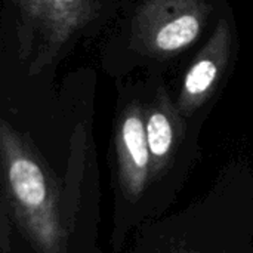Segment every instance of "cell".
I'll return each mask as SVG.
<instances>
[{"label": "cell", "instance_id": "cell-5", "mask_svg": "<svg viewBox=\"0 0 253 253\" xmlns=\"http://www.w3.org/2000/svg\"><path fill=\"white\" fill-rule=\"evenodd\" d=\"M9 181L15 197L27 208L37 209L46 202V185L40 168L25 156H12L9 160Z\"/></svg>", "mask_w": 253, "mask_h": 253}, {"label": "cell", "instance_id": "cell-1", "mask_svg": "<svg viewBox=\"0 0 253 253\" xmlns=\"http://www.w3.org/2000/svg\"><path fill=\"white\" fill-rule=\"evenodd\" d=\"M16 10L18 56L40 73L99 13V0H12Z\"/></svg>", "mask_w": 253, "mask_h": 253}, {"label": "cell", "instance_id": "cell-6", "mask_svg": "<svg viewBox=\"0 0 253 253\" xmlns=\"http://www.w3.org/2000/svg\"><path fill=\"white\" fill-rule=\"evenodd\" d=\"M145 133L150 154L156 160H163L175 139V119L168 95L159 93L157 102L148 110L145 119Z\"/></svg>", "mask_w": 253, "mask_h": 253}, {"label": "cell", "instance_id": "cell-3", "mask_svg": "<svg viewBox=\"0 0 253 253\" xmlns=\"http://www.w3.org/2000/svg\"><path fill=\"white\" fill-rule=\"evenodd\" d=\"M231 42L230 24L221 19L184 76L179 95V108L184 113H191L211 96L228 65Z\"/></svg>", "mask_w": 253, "mask_h": 253}, {"label": "cell", "instance_id": "cell-4", "mask_svg": "<svg viewBox=\"0 0 253 253\" xmlns=\"http://www.w3.org/2000/svg\"><path fill=\"white\" fill-rule=\"evenodd\" d=\"M119 144L127 181L132 188L138 190L147 178L151 154L147 142L145 122L136 107H129L123 114L119 129Z\"/></svg>", "mask_w": 253, "mask_h": 253}, {"label": "cell", "instance_id": "cell-2", "mask_svg": "<svg viewBox=\"0 0 253 253\" xmlns=\"http://www.w3.org/2000/svg\"><path fill=\"white\" fill-rule=\"evenodd\" d=\"M209 0H144L132 19V43L144 55L170 58L200 37Z\"/></svg>", "mask_w": 253, "mask_h": 253}]
</instances>
